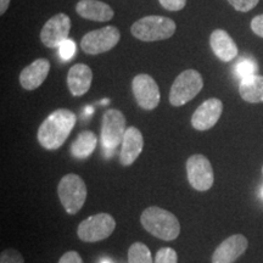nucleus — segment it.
I'll return each instance as SVG.
<instances>
[{"label":"nucleus","instance_id":"nucleus-1","mask_svg":"<svg viewBox=\"0 0 263 263\" xmlns=\"http://www.w3.org/2000/svg\"><path fill=\"white\" fill-rule=\"evenodd\" d=\"M77 117L67 108H59L43 121L37 138L39 144L47 150H57L64 145L73 129Z\"/></svg>","mask_w":263,"mask_h":263},{"label":"nucleus","instance_id":"nucleus-2","mask_svg":"<svg viewBox=\"0 0 263 263\" xmlns=\"http://www.w3.org/2000/svg\"><path fill=\"white\" fill-rule=\"evenodd\" d=\"M140 222L144 229L156 238L172 241L178 238L180 224L172 212L166 211L157 206L147 207L140 216Z\"/></svg>","mask_w":263,"mask_h":263},{"label":"nucleus","instance_id":"nucleus-3","mask_svg":"<svg viewBox=\"0 0 263 263\" xmlns=\"http://www.w3.org/2000/svg\"><path fill=\"white\" fill-rule=\"evenodd\" d=\"M176 22L164 16H145L132 26L130 32L143 42H157L168 39L176 33Z\"/></svg>","mask_w":263,"mask_h":263},{"label":"nucleus","instance_id":"nucleus-4","mask_svg":"<svg viewBox=\"0 0 263 263\" xmlns=\"http://www.w3.org/2000/svg\"><path fill=\"white\" fill-rule=\"evenodd\" d=\"M58 194L66 212L68 215H76L87 200V186L80 176L70 173L60 180Z\"/></svg>","mask_w":263,"mask_h":263},{"label":"nucleus","instance_id":"nucleus-5","mask_svg":"<svg viewBox=\"0 0 263 263\" xmlns=\"http://www.w3.org/2000/svg\"><path fill=\"white\" fill-rule=\"evenodd\" d=\"M203 87L202 76L196 70H185L173 82L170 91V103L179 107L193 100Z\"/></svg>","mask_w":263,"mask_h":263},{"label":"nucleus","instance_id":"nucleus-6","mask_svg":"<svg viewBox=\"0 0 263 263\" xmlns=\"http://www.w3.org/2000/svg\"><path fill=\"white\" fill-rule=\"evenodd\" d=\"M116 222L108 213H98L88 217L78 226L77 234L82 241L97 242L106 239L114 233Z\"/></svg>","mask_w":263,"mask_h":263},{"label":"nucleus","instance_id":"nucleus-7","mask_svg":"<svg viewBox=\"0 0 263 263\" xmlns=\"http://www.w3.org/2000/svg\"><path fill=\"white\" fill-rule=\"evenodd\" d=\"M120 38V29L114 26H106L104 28L88 32L82 38L81 48L88 55L103 54L116 47Z\"/></svg>","mask_w":263,"mask_h":263},{"label":"nucleus","instance_id":"nucleus-8","mask_svg":"<svg viewBox=\"0 0 263 263\" xmlns=\"http://www.w3.org/2000/svg\"><path fill=\"white\" fill-rule=\"evenodd\" d=\"M126 133V117L120 110L110 108L104 114L101 123V144L105 149H114L122 143Z\"/></svg>","mask_w":263,"mask_h":263},{"label":"nucleus","instance_id":"nucleus-9","mask_svg":"<svg viewBox=\"0 0 263 263\" xmlns=\"http://www.w3.org/2000/svg\"><path fill=\"white\" fill-rule=\"evenodd\" d=\"M186 174L190 185L199 192L211 189L215 182L211 162L206 156L200 154L190 156L186 161Z\"/></svg>","mask_w":263,"mask_h":263},{"label":"nucleus","instance_id":"nucleus-10","mask_svg":"<svg viewBox=\"0 0 263 263\" xmlns=\"http://www.w3.org/2000/svg\"><path fill=\"white\" fill-rule=\"evenodd\" d=\"M132 90L138 105L144 110H154L160 103L159 85L149 74L141 73L136 76L132 82Z\"/></svg>","mask_w":263,"mask_h":263},{"label":"nucleus","instance_id":"nucleus-11","mask_svg":"<svg viewBox=\"0 0 263 263\" xmlns=\"http://www.w3.org/2000/svg\"><path fill=\"white\" fill-rule=\"evenodd\" d=\"M71 31V18L66 14H58L49 18L41 31V41L47 48H59L68 39Z\"/></svg>","mask_w":263,"mask_h":263},{"label":"nucleus","instance_id":"nucleus-12","mask_svg":"<svg viewBox=\"0 0 263 263\" xmlns=\"http://www.w3.org/2000/svg\"><path fill=\"white\" fill-rule=\"evenodd\" d=\"M223 111V104L219 99L212 98L203 101L193 114L192 124L197 130L211 129L218 122Z\"/></svg>","mask_w":263,"mask_h":263},{"label":"nucleus","instance_id":"nucleus-13","mask_svg":"<svg viewBox=\"0 0 263 263\" xmlns=\"http://www.w3.org/2000/svg\"><path fill=\"white\" fill-rule=\"evenodd\" d=\"M248 239L241 234H235L226 239L212 255V263H234L246 251Z\"/></svg>","mask_w":263,"mask_h":263},{"label":"nucleus","instance_id":"nucleus-14","mask_svg":"<svg viewBox=\"0 0 263 263\" xmlns=\"http://www.w3.org/2000/svg\"><path fill=\"white\" fill-rule=\"evenodd\" d=\"M50 71V62L47 59H37L25 67L20 74V83L26 90H34L44 83Z\"/></svg>","mask_w":263,"mask_h":263},{"label":"nucleus","instance_id":"nucleus-15","mask_svg":"<svg viewBox=\"0 0 263 263\" xmlns=\"http://www.w3.org/2000/svg\"><path fill=\"white\" fill-rule=\"evenodd\" d=\"M144 139L141 132L136 127H129L126 129L123 140L122 149L120 154V162L123 166H130L136 161L143 151Z\"/></svg>","mask_w":263,"mask_h":263},{"label":"nucleus","instance_id":"nucleus-16","mask_svg":"<svg viewBox=\"0 0 263 263\" xmlns=\"http://www.w3.org/2000/svg\"><path fill=\"white\" fill-rule=\"evenodd\" d=\"M210 45L213 54L223 62H229L238 57V47L224 29H216L210 37Z\"/></svg>","mask_w":263,"mask_h":263},{"label":"nucleus","instance_id":"nucleus-17","mask_svg":"<svg viewBox=\"0 0 263 263\" xmlns=\"http://www.w3.org/2000/svg\"><path fill=\"white\" fill-rule=\"evenodd\" d=\"M93 81V72L84 64L72 66L67 74V85L73 97H82L90 89Z\"/></svg>","mask_w":263,"mask_h":263},{"label":"nucleus","instance_id":"nucleus-18","mask_svg":"<svg viewBox=\"0 0 263 263\" xmlns=\"http://www.w3.org/2000/svg\"><path fill=\"white\" fill-rule=\"evenodd\" d=\"M76 11L81 17L97 22L110 21L115 15L112 8L100 0H81L76 5Z\"/></svg>","mask_w":263,"mask_h":263},{"label":"nucleus","instance_id":"nucleus-19","mask_svg":"<svg viewBox=\"0 0 263 263\" xmlns=\"http://www.w3.org/2000/svg\"><path fill=\"white\" fill-rule=\"evenodd\" d=\"M239 93L248 103H263V76L255 74L240 81Z\"/></svg>","mask_w":263,"mask_h":263},{"label":"nucleus","instance_id":"nucleus-20","mask_svg":"<svg viewBox=\"0 0 263 263\" xmlns=\"http://www.w3.org/2000/svg\"><path fill=\"white\" fill-rule=\"evenodd\" d=\"M97 136L90 130L82 132L71 145V153L76 159H87L97 147Z\"/></svg>","mask_w":263,"mask_h":263},{"label":"nucleus","instance_id":"nucleus-21","mask_svg":"<svg viewBox=\"0 0 263 263\" xmlns=\"http://www.w3.org/2000/svg\"><path fill=\"white\" fill-rule=\"evenodd\" d=\"M128 263H153L149 248L143 242H134L128 250Z\"/></svg>","mask_w":263,"mask_h":263},{"label":"nucleus","instance_id":"nucleus-22","mask_svg":"<svg viewBox=\"0 0 263 263\" xmlns=\"http://www.w3.org/2000/svg\"><path fill=\"white\" fill-rule=\"evenodd\" d=\"M256 71H257V64H256L255 60H252V59L250 58H244L241 59V60H239L236 62L234 67L236 77H238L240 81L246 80V78L255 76Z\"/></svg>","mask_w":263,"mask_h":263},{"label":"nucleus","instance_id":"nucleus-23","mask_svg":"<svg viewBox=\"0 0 263 263\" xmlns=\"http://www.w3.org/2000/svg\"><path fill=\"white\" fill-rule=\"evenodd\" d=\"M59 55H60L61 60L68 61L74 57L76 54V43L72 39H66L59 45Z\"/></svg>","mask_w":263,"mask_h":263},{"label":"nucleus","instance_id":"nucleus-24","mask_svg":"<svg viewBox=\"0 0 263 263\" xmlns=\"http://www.w3.org/2000/svg\"><path fill=\"white\" fill-rule=\"evenodd\" d=\"M155 263H178V256L172 248H162L157 251Z\"/></svg>","mask_w":263,"mask_h":263},{"label":"nucleus","instance_id":"nucleus-25","mask_svg":"<svg viewBox=\"0 0 263 263\" xmlns=\"http://www.w3.org/2000/svg\"><path fill=\"white\" fill-rule=\"evenodd\" d=\"M0 263H25V261L17 250L8 249L0 255Z\"/></svg>","mask_w":263,"mask_h":263},{"label":"nucleus","instance_id":"nucleus-26","mask_svg":"<svg viewBox=\"0 0 263 263\" xmlns=\"http://www.w3.org/2000/svg\"><path fill=\"white\" fill-rule=\"evenodd\" d=\"M258 2L259 0H228L229 4L240 12L250 11L258 4Z\"/></svg>","mask_w":263,"mask_h":263},{"label":"nucleus","instance_id":"nucleus-27","mask_svg":"<svg viewBox=\"0 0 263 263\" xmlns=\"http://www.w3.org/2000/svg\"><path fill=\"white\" fill-rule=\"evenodd\" d=\"M159 2L164 9L170 11H179L186 4V0H159Z\"/></svg>","mask_w":263,"mask_h":263},{"label":"nucleus","instance_id":"nucleus-28","mask_svg":"<svg viewBox=\"0 0 263 263\" xmlns=\"http://www.w3.org/2000/svg\"><path fill=\"white\" fill-rule=\"evenodd\" d=\"M59 263H83V259L77 251H68L61 256Z\"/></svg>","mask_w":263,"mask_h":263},{"label":"nucleus","instance_id":"nucleus-29","mask_svg":"<svg viewBox=\"0 0 263 263\" xmlns=\"http://www.w3.org/2000/svg\"><path fill=\"white\" fill-rule=\"evenodd\" d=\"M251 29L254 31L255 34H257L258 37L263 38V15H258L252 18Z\"/></svg>","mask_w":263,"mask_h":263},{"label":"nucleus","instance_id":"nucleus-30","mask_svg":"<svg viewBox=\"0 0 263 263\" xmlns=\"http://www.w3.org/2000/svg\"><path fill=\"white\" fill-rule=\"evenodd\" d=\"M10 2H11V0H0V14H5V11L8 10L10 5Z\"/></svg>","mask_w":263,"mask_h":263},{"label":"nucleus","instance_id":"nucleus-31","mask_svg":"<svg viewBox=\"0 0 263 263\" xmlns=\"http://www.w3.org/2000/svg\"><path fill=\"white\" fill-rule=\"evenodd\" d=\"M93 112H94V108L91 107V106H87V108H85V110H84L85 116H89V115H91Z\"/></svg>","mask_w":263,"mask_h":263},{"label":"nucleus","instance_id":"nucleus-32","mask_svg":"<svg viewBox=\"0 0 263 263\" xmlns=\"http://www.w3.org/2000/svg\"><path fill=\"white\" fill-rule=\"evenodd\" d=\"M101 104H108V100H107V99H105V100H103V101H101Z\"/></svg>","mask_w":263,"mask_h":263},{"label":"nucleus","instance_id":"nucleus-33","mask_svg":"<svg viewBox=\"0 0 263 263\" xmlns=\"http://www.w3.org/2000/svg\"><path fill=\"white\" fill-rule=\"evenodd\" d=\"M262 197H263V189H262Z\"/></svg>","mask_w":263,"mask_h":263},{"label":"nucleus","instance_id":"nucleus-34","mask_svg":"<svg viewBox=\"0 0 263 263\" xmlns=\"http://www.w3.org/2000/svg\"><path fill=\"white\" fill-rule=\"evenodd\" d=\"M104 263H108V262H104Z\"/></svg>","mask_w":263,"mask_h":263}]
</instances>
